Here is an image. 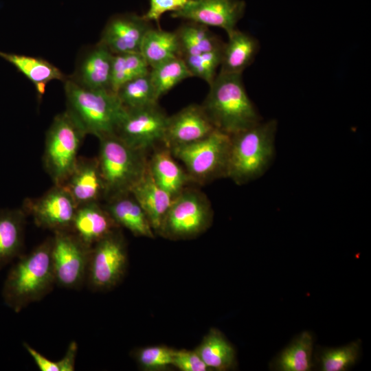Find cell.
I'll use <instances>...</instances> for the list:
<instances>
[{
	"instance_id": "obj_29",
	"label": "cell",
	"mask_w": 371,
	"mask_h": 371,
	"mask_svg": "<svg viewBox=\"0 0 371 371\" xmlns=\"http://www.w3.org/2000/svg\"><path fill=\"white\" fill-rule=\"evenodd\" d=\"M150 76L157 100L179 82L192 77L181 57L150 68Z\"/></svg>"
},
{
	"instance_id": "obj_14",
	"label": "cell",
	"mask_w": 371,
	"mask_h": 371,
	"mask_svg": "<svg viewBox=\"0 0 371 371\" xmlns=\"http://www.w3.org/2000/svg\"><path fill=\"white\" fill-rule=\"evenodd\" d=\"M215 130L202 105L192 104L168 116L162 143L170 150L201 140Z\"/></svg>"
},
{
	"instance_id": "obj_37",
	"label": "cell",
	"mask_w": 371,
	"mask_h": 371,
	"mask_svg": "<svg viewBox=\"0 0 371 371\" xmlns=\"http://www.w3.org/2000/svg\"><path fill=\"white\" fill-rule=\"evenodd\" d=\"M23 346L41 371H59L58 361L47 359L27 343H23Z\"/></svg>"
},
{
	"instance_id": "obj_10",
	"label": "cell",
	"mask_w": 371,
	"mask_h": 371,
	"mask_svg": "<svg viewBox=\"0 0 371 371\" xmlns=\"http://www.w3.org/2000/svg\"><path fill=\"white\" fill-rule=\"evenodd\" d=\"M53 233L52 258L56 284L79 289L85 284L91 247L70 230Z\"/></svg>"
},
{
	"instance_id": "obj_3",
	"label": "cell",
	"mask_w": 371,
	"mask_h": 371,
	"mask_svg": "<svg viewBox=\"0 0 371 371\" xmlns=\"http://www.w3.org/2000/svg\"><path fill=\"white\" fill-rule=\"evenodd\" d=\"M277 128L273 119L231 135L227 177L243 185L263 175L275 157Z\"/></svg>"
},
{
	"instance_id": "obj_12",
	"label": "cell",
	"mask_w": 371,
	"mask_h": 371,
	"mask_svg": "<svg viewBox=\"0 0 371 371\" xmlns=\"http://www.w3.org/2000/svg\"><path fill=\"white\" fill-rule=\"evenodd\" d=\"M167 118L158 103L126 109L115 135L129 146L147 152L162 143Z\"/></svg>"
},
{
	"instance_id": "obj_32",
	"label": "cell",
	"mask_w": 371,
	"mask_h": 371,
	"mask_svg": "<svg viewBox=\"0 0 371 371\" xmlns=\"http://www.w3.org/2000/svg\"><path fill=\"white\" fill-rule=\"evenodd\" d=\"M359 340L336 348L323 349L317 357L322 371H344L355 365L359 358Z\"/></svg>"
},
{
	"instance_id": "obj_21",
	"label": "cell",
	"mask_w": 371,
	"mask_h": 371,
	"mask_svg": "<svg viewBox=\"0 0 371 371\" xmlns=\"http://www.w3.org/2000/svg\"><path fill=\"white\" fill-rule=\"evenodd\" d=\"M227 35L228 40L223 47L220 72L242 74L258 54L259 41L252 35L237 28Z\"/></svg>"
},
{
	"instance_id": "obj_22",
	"label": "cell",
	"mask_w": 371,
	"mask_h": 371,
	"mask_svg": "<svg viewBox=\"0 0 371 371\" xmlns=\"http://www.w3.org/2000/svg\"><path fill=\"white\" fill-rule=\"evenodd\" d=\"M148 168L156 183L173 198L192 181L186 171L175 161L171 151L165 146L153 153L148 160Z\"/></svg>"
},
{
	"instance_id": "obj_25",
	"label": "cell",
	"mask_w": 371,
	"mask_h": 371,
	"mask_svg": "<svg viewBox=\"0 0 371 371\" xmlns=\"http://www.w3.org/2000/svg\"><path fill=\"white\" fill-rule=\"evenodd\" d=\"M210 370L225 371L236 364L234 347L223 333L212 328L194 350Z\"/></svg>"
},
{
	"instance_id": "obj_11",
	"label": "cell",
	"mask_w": 371,
	"mask_h": 371,
	"mask_svg": "<svg viewBox=\"0 0 371 371\" xmlns=\"http://www.w3.org/2000/svg\"><path fill=\"white\" fill-rule=\"evenodd\" d=\"M77 207L63 186L54 185L41 196L26 199L21 209L36 225L54 232L71 230Z\"/></svg>"
},
{
	"instance_id": "obj_26",
	"label": "cell",
	"mask_w": 371,
	"mask_h": 371,
	"mask_svg": "<svg viewBox=\"0 0 371 371\" xmlns=\"http://www.w3.org/2000/svg\"><path fill=\"white\" fill-rule=\"evenodd\" d=\"M139 53L150 69L170 59L180 57L176 32L150 27L143 38Z\"/></svg>"
},
{
	"instance_id": "obj_9",
	"label": "cell",
	"mask_w": 371,
	"mask_h": 371,
	"mask_svg": "<svg viewBox=\"0 0 371 371\" xmlns=\"http://www.w3.org/2000/svg\"><path fill=\"white\" fill-rule=\"evenodd\" d=\"M128 261L127 245L120 227L91 247L85 284L95 292L113 289L124 279Z\"/></svg>"
},
{
	"instance_id": "obj_33",
	"label": "cell",
	"mask_w": 371,
	"mask_h": 371,
	"mask_svg": "<svg viewBox=\"0 0 371 371\" xmlns=\"http://www.w3.org/2000/svg\"><path fill=\"white\" fill-rule=\"evenodd\" d=\"M223 47L210 52L181 57L192 76L205 80L209 85L214 81L221 65Z\"/></svg>"
},
{
	"instance_id": "obj_19",
	"label": "cell",
	"mask_w": 371,
	"mask_h": 371,
	"mask_svg": "<svg viewBox=\"0 0 371 371\" xmlns=\"http://www.w3.org/2000/svg\"><path fill=\"white\" fill-rule=\"evenodd\" d=\"M104 206L120 227H124L135 236L154 238L155 233L140 205L131 192L110 198Z\"/></svg>"
},
{
	"instance_id": "obj_1",
	"label": "cell",
	"mask_w": 371,
	"mask_h": 371,
	"mask_svg": "<svg viewBox=\"0 0 371 371\" xmlns=\"http://www.w3.org/2000/svg\"><path fill=\"white\" fill-rule=\"evenodd\" d=\"M52 237H49L10 268L2 288L5 304L19 313L40 301L56 284L52 258Z\"/></svg>"
},
{
	"instance_id": "obj_5",
	"label": "cell",
	"mask_w": 371,
	"mask_h": 371,
	"mask_svg": "<svg viewBox=\"0 0 371 371\" xmlns=\"http://www.w3.org/2000/svg\"><path fill=\"white\" fill-rule=\"evenodd\" d=\"M99 140L97 159L105 186V199L130 192L147 170V152L129 146L115 134Z\"/></svg>"
},
{
	"instance_id": "obj_36",
	"label": "cell",
	"mask_w": 371,
	"mask_h": 371,
	"mask_svg": "<svg viewBox=\"0 0 371 371\" xmlns=\"http://www.w3.org/2000/svg\"><path fill=\"white\" fill-rule=\"evenodd\" d=\"M188 0H150V6L143 17L148 21H156L167 12H175L182 9Z\"/></svg>"
},
{
	"instance_id": "obj_30",
	"label": "cell",
	"mask_w": 371,
	"mask_h": 371,
	"mask_svg": "<svg viewBox=\"0 0 371 371\" xmlns=\"http://www.w3.org/2000/svg\"><path fill=\"white\" fill-rule=\"evenodd\" d=\"M116 94L126 109H134L158 103L150 71L121 86Z\"/></svg>"
},
{
	"instance_id": "obj_27",
	"label": "cell",
	"mask_w": 371,
	"mask_h": 371,
	"mask_svg": "<svg viewBox=\"0 0 371 371\" xmlns=\"http://www.w3.org/2000/svg\"><path fill=\"white\" fill-rule=\"evenodd\" d=\"M180 57L199 54L221 47L224 43L208 27L192 21L181 25L176 31Z\"/></svg>"
},
{
	"instance_id": "obj_7",
	"label": "cell",
	"mask_w": 371,
	"mask_h": 371,
	"mask_svg": "<svg viewBox=\"0 0 371 371\" xmlns=\"http://www.w3.org/2000/svg\"><path fill=\"white\" fill-rule=\"evenodd\" d=\"M213 215L207 197L186 188L173 198L157 234L172 240L192 239L211 226Z\"/></svg>"
},
{
	"instance_id": "obj_13",
	"label": "cell",
	"mask_w": 371,
	"mask_h": 371,
	"mask_svg": "<svg viewBox=\"0 0 371 371\" xmlns=\"http://www.w3.org/2000/svg\"><path fill=\"white\" fill-rule=\"evenodd\" d=\"M245 2L243 0H188L171 16L224 30L227 34L236 29L243 16Z\"/></svg>"
},
{
	"instance_id": "obj_18",
	"label": "cell",
	"mask_w": 371,
	"mask_h": 371,
	"mask_svg": "<svg viewBox=\"0 0 371 371\" xmlns=\"http://www.w3.org/2000/svg\"><path fill=\"white\" fill-rule=\"evenodd\" d=\"M117 228L120 227L104 206L97 202L82 205L77 207L70 231L85 244L92 247Z\"/></svg>"
},
{
	"instance_id": "obj_38",
	"label": "cell",
	"mask_w": 371,
	"mask_h": 371,
	"mask_svg": "<svg viewBox=\"0 0 371 371\" xmlns=\"http://www.w3.org/2000/svg\"><path fill=\"white\" fill-rule=\"evenodd\" d=\"M77 351V343L75 341H72L69 344L65 355L58 361L59 371H74L75 370Z\"/></svg>"
},
{
	"instance_id": "obj_8",
	"label": "cell",
	"mask_w": 371,
	"mask_h": 371,
	"mask_svg": "<svg viewBox=\"0 0 371 371\" xmlns=\"http://www.w3.org/2000/svg\"><path fill=\"white\" fill-rule=\"evenodd\" d=\"M230 136L218 130L196 142L170 149L192 181L206 183L227 177Z\"/></svg>"
},
{
	"instance_id": "obj_23",
	"label": "cell",
	"mask_w": 371,
	"mask_h": 371,
	"mask_svg": "<svg viewBox=\"0 0 371 371\" xmlns=\"http://www.w3.org/2000/svg\"><path fill=\"white\" fill-rule=\"evenodd\" d=\"M26 216L21 208L0 211V270L21 256Z\"/></svg>"
},
{
	"instance_id": "obj_15",
	"label": "cell",
	"mask_w": 371,
	"mask_h": 371,
	"mask_svg": "<svg viewBox=\"0 0 371 371\" xmlns=\"http://www.w3.org/2000/svg\"><path fill=\"white\" fill-rule=\"evenodd\" d=\"M150 22L135 14H118L105 25L99 41L113 54L139 52Z\"/></svg>"
},
{
	"instance_id": "obj_35",
	"label": "cell",
	"mask_w": 371,
	"mask_h": 371,
	"mask_svg": "<svg viewBox=\"0 0 371 371\" xmlns=\"http://www.w3.org/2000/svg\"><path fill=\"white\" fill-rule=\"evenodd\" d=\"M172 366L181 371L211 370L194 350H174Z\"/></svg>"
},
{
	"instance_id": "obj_16",
	"label": "cell",
	"mask_w": 371,
	"mask_h": 371,
	"mask_svg": "<svg viewBox=\"0 0 371 371\" xmlns=\"http://www.w3.org/2000/svg\"><path fill=\"white\" fill-rule=\"evenodd\" d=\"M78 206L100 203L105 199V186L97 157H78L76 164L61 185Z\"/></svg>"
},
{
	"instance_id": "obj_4",
	"label": "cell",
	"mask_w": 371,
	"mask_h": 371,
	"mask_svg": "<svg viewBox=\"0 0 371 371\" xmlns=\"http://www.w3.org/2000/svg\"><path fill=\"white\" fill-rule=\"evenodd\" d=\"M63 82L67 110L86 133L98 139L115 134L126 111L116 93L110 89L84 87L70 77Z\"/></svg>"
},
{
	"instance_id": "obj_31",
	"label": "cell",
	"mask_w": 371,
	"mask_h": 371,
	"mask_svg": "<svg viewBox=\"0 0 371 371\" xmlns=\"http://www.w3.org/2000/svg\"><path fill=\"white\" fill-rule=\"evenodd\" d=\"M149 71L148 65L139 52L113 54L110 89L116 93L124 84Z\"/></svg>"
},
{
	"instance_id": "obj_6",
	"label": "cell",
	"mask_w": 371,
	"mask_h": 371,
	"mask_svg": "<svg viewBox=\"0 0 371 371\" xmlns=\"http://www.w3.org/2000/svg\"><path fill=\"white\" fill-rule=\"evenodd\" d=\"M86 135L68 110L54 117L46 133L43 155V167L54 185L61 186L73 170Z\"/></svg>"
},
{
	"instance_id": "obj_34",
	"label": "cell",
	"mask_w": 371,
	"mask_h": 371,
	"mask_svg": "<svg viewBox=\"0 0 371 371\" xmlns=\"http://www.w3.org/2000/svg\"><path fill=\"white\" fill-rule=\"evenodd\" d=\"M174 350L166 346H147L136 351L135 359L142 370H164L172 366Z\"/></svg>"
},
{
	"instance_id": "obj_24",
	"label": "cell",
	"mask_w": 371,
	"mask_h": 371,
	"mask_svg": "<svg viewBox=\"0 0 371 371\" xmlns=\"http://www.w3.org/2000/svg\"><path fill=\"white\" fill-rule=\"evenodd\" d=\"M0 56L14 65L34 85L40 97L45 93L49 82L55 80L63 82L67 78L57 67L42 58L2 51H0Z\"/></svg>"
},
{
	"instance_id": "obj_20",
	"label": "cell",
	"mask_w": 371,
	"mask_h": 371,
	"mask_svg": "<svg viewBox=\"0 0 371 371\" xmlns=\"http://www.w3.org/2000/svg\"><path fill=\"white\" fill-rule=\"evenodd\" d=\"M130 192L144 210L157 234L173 197L156 183L148 168Z\"/></svg>"
},
{
	"instance_id": "obj_17",
	"label": "cell",
	"mask_w": 371,
	"mask_h": 371,
	"mask_svg": "<svg viewBox=\"0 0 371 371\" xmlns=\"http://www.w3.org/2000/svg\"><path fill=\"white\" fill-rule=\"evenodd\" d=\"M113 57V54L98 42L82 54L70 78L86 88L111 90Z\"/></svg>"
},
{
	"instance_id": "obj_28",
	"label": "cell",
	"mask_w": 371,
	"mask_h": 371,
	"mask_svg": "<svg viewBox=\"0 0 371 371\" xmlns=\"http://www.w3.org/2000/svg\"><path fill=\"white\" fill-rule=\"evenodd\" d=\"M313 352V336L309 332L304 331L280 353L272 367L280 371L311 370Z\"/></svg>"
},
{
	"instance_id": "obj_2",
	"label": "cell",
	"mask_w": 371,
	"mask_h": 371,
	"mask_svg": "<svg viewBox=\"0 0 371 371\" xmlns=\"http://www.w3.org/2000/svg\"><path fill=\"white\" fill-rule=\"evenodd\" d=\"M201 104L214 128L229 136L262 121L248 96L242 74L218 72Z\"/></svg>"
}]
</instances>
